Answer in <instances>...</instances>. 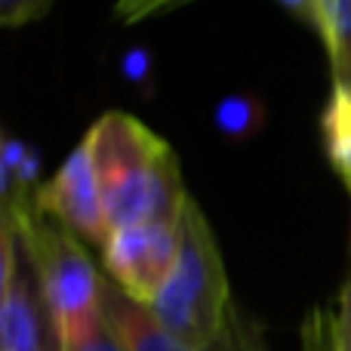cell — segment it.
I'll return each instance as SVG.
<instances>
[{
  "mask_svg": "<svg viewBox=\"0 0 351 351\" xmlns=\"http://www.w3.org/2000/svg\"><path fill=\"white\" fill-rule=\"evenodd\" d=\"M321 136L327 158L333 170L342 176V182L351 191V90L333 86L327 99V108L321 114Z\"/></svg>",
  "mask_w": 351,
  "mask_h": 351,
  "instance_id": "9c48e42d",
  "label": "cell"
},
{
  "mask_svg": "<svg viewBox=\"0 0 351 351\" xmlns=\"http://www.w3.org/2000/svg\"><path fill=\"white\" fill-rule=\"evenodd\" d=\"M111 231L142 222H179L185 204L173 148L123 111H108L86 136Z\"/></svg>",
  "mask_w": 351,
  "mask_h": 351,
  "instance_id": "6da1fadb",
  "label": "cell"
},
{
  "mask_svg": "<svg viewBox=\"0 0 351 351\" xmlns=\"http://www.w3.org/2000/svg\"><path fill=\"white\" fill-rule=\"evenodd\" d=\"M53 6V0H0V22L3 28H22L28 22H37Z\"/></svg>",
  "mask_w": 351,
  "mask_h": 351,
  "instance_id": "4fadbf2b",
  "label": "cell"
},
{
  "mask_svg": "<svg viewBox=\"0 0 351 351\" xmlns=\"http://www.w3.org/2000/svg\"><path fill=\"white\" fill-rule=\"evenodd\" d=\"M152 71H154V56L152 49L145 47H133L123 53L121 59V74L130 80L133 86H148V80H152Z\"/></svg>",
  "mask_w": 351,
  "mask_h": 351,
  "instance_id": "5bb4252c",
  "label": "cell"
},
{
  "mask_svg": "<svg viewBox=\"0 0 351 351\" xmlns=\"http://www.w3.org/2000/svg\"><path fill=\"white\" fill-rule=\"evenodd\" d=\"M176 3H182V0H121L117 12L133 22V19H139L142 12H154V10H164V6H176Z\"/></svg>",
  "mask_w": 351,
  "mask_h": 351,
  "instance_id": "2e32d148",
  "label": "cell"
},
{
  "mask_svg": "<svg viewBox=\"0 0 351 351\" xmlns=\"http://www.w3.org/2000/svg\"><path fill=\"white\" fill-rule=\"evenodd\" d=\"M37 210H43L47 216L59 219L68 231L80 234L84 241L105 247L111 237V222L105 213L102 188H99V176L93 167L90 148L86 142H80L56 170V176L47 185L37 188L34 197Z\"/></svg>",
  "mask_w": 351,
  "mask_h": 351,
  "instance_id": "52a82bcc",
  "label": "cell"
},
{
  "mask_svg": "<svg viewBox=\"0 0 351 351\" xmlns=\"http://www.w3.org/2000/svg\"><path fill=\"white\" fill-rule=\"evenodd\" d=\"M3 216L16 222L25 241L43 299L59 330L62 348L84 342L105 321V278L96 271L90 253L74 241V231H68L59 219L37 210V204L19 213H3Z\"/></svg>",
  "mask_w": 351,
  "mask_h": 351,
  "instance_id": "3957f363",
  "label": "cell"
},
{
  "mask_svg": "<svg viewBox=\"0 0 351 351\" xmlns=\"http://www.w3.org/2000/svg\"><path fill=\"white\" fill-rule=\"evenodd\" d=\"M315 28L327 43L333 86L351 90V0H321Z\"/></svg>",
  "mask_w": 351,
  "mask_h": 351,
  "instance_id": "ba28073f",
  "label": "cell"
},
{
  "mask_svg": "<svg viewBox=\"0 0 351 351\" xmlns=\"http://www.w3.org/2000/svg\"><path fill=\"white\" fill-rule=\"evenodd\" d=\"M265 105H262L259 96L253 93H231L213 111V121H216V130L231 142H247L265 127Z\"/></svg>",
  "mask_w": 351,
  "mask_h": 351,
  "instance_id": "30bf717a",
  "label": "cell"
},
{
  "mask_svg": "<svg viewBox=\"0 0 351 351\" xmlns=\"http://www.w3.org/2000/svg\"><path fill=\"white\" fill-rule=\"evenodd\" d=\"M179 222H142L111 231L102 247L108 280L133 302L148 305L160 293L179 259Z\"/></svg>",
  "mask_w": 351,
  "mask_h": 351,
  "instance_id": "5b68a950",
  "label": "cell"
},
{
  "mask_svg": "<svg viewBox=\"0 0 351 351\" xmlns=\"http://www.w3.org/2000/svg\"><path fill=\"white\" fill-rule=\"evenodd\" d=\"M278 3H284L287 10L296 12L299 19H305V22L315 25V19H317V3H321V0H278Z\"/></svg>",
  "mask_w": 351,
  "mask_h": 351,
  "instance_id": "e0dca14e",
  "label": "cell"
},
{
  "mask_svg": "<svg viewBox=\"0 0 351 351\" xmlns=\"http://www.w3.org/2000/svg\"><path fill=\"white\" fill-rule=\"evenodd\" d=\"M102 305H105V317H108V324L114 327L117 339L123 342L127 351H271L262 327L237 302L231 308L222 336L206 348H191L185 342H179L176 336H170L154 321L145 305L133 302L108 278H105V287H102Z\"/></svg>",
  "mask_w": 351,
  "mask_h": 351,
  "instance_id": "8992f818",
  "label": "cell"
},
{
  "mask_svg": "<svg viewBox=\"0 0 351 351\" xmlns=\"http://www.w3.org/2000/svg\"><path fill=\"white\" fill-rule=\"evenodd\" d=\"M330 315H333V351H351V271L342 280Z\"/></svg>",
  "mask_w": 351,
  "mask_h": 351,
  "instance_id": "7c38bea8",
  "label": "cell"
},
{
  "mask_svg": "<svg viewBox=\"0 0 351 351\" xmlns=\"http://www.w3.org/2000/svg\"><path fill=\"white\" fill-rule=\"evenodd\" d=\"M299 351H333V315L330 308H311L299 330Z\"/></svg>",
  "mask_w": 351,
  "mask_h": 351,
  "instance_id": "8fae6325",
  "label": "cell"
},
{
  "mask_svg": "<svg viewBox=\"0 0 351 351\" xmlns=\"http://www.w3.org/2000/svg\"><path fill=\"white\" fill-rule=\"evenodd\" d=\"M62 351H127V348H123V342L117 339L114 327H111L108 317H105V321L99 324V327L93 330V333L86 336L84 342H77V346H68V348H62Z\"/></svg>",
  "mask_w": 351,
  "mask_h": 351,
  "instance_id": "9a60e30c",
  "label": "cell"
},
{
  "mask_svg": "<svg viewBox=\"0 0 351 351\" xmlns=\"http://www.w3.org/2000/svg\"><path fill=\"white\" fill-rule=\"evenodd\" d=\"M3 299H0V351H62V339L40 280L16 222L3 216Z\"/></svg>",
  "mask_w": 351,
  "mask_h": 351,
  "instance_id": "277c9868",
  "label": "cell"
},
{
  "mask_svg": "<svg viewBox=\"0 0 351 351\" xmlns=\"http://www.w3.org/2000/svg\"><path fill=\"white\" fill-rule=\"evenodd\" d=\"M179 259L160 293L145 305L152 317L191 348H206L222 336L234 299L228 293L222 253L204 210L194 200L179 219Z\"/></svg>",
  "mask_w": 351,
  "mask_h": 351,
  "instance_id": "7a4b0ae2",
  "label": "cell"
}]
</instances>
